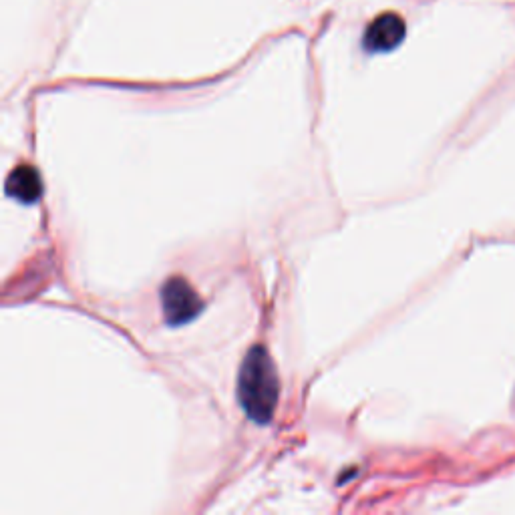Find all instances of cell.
I'll return each mask as SVG.
<instances>
[{"mask_svg":"<svg viewBox=\"0 0 515 515\" xmlns=\"http://www.w3.org/2000/svg\"><path fill=\"white\" fill-rule=\"evenodd\" d=\"M405 35H407L405 21L395 13H385L367 27L363 45L369 53H389L403 43Z\"/></svg>","mask_w":515,"mask_h":515,"instance_id":"obj_3","label":"cell"},{"mask_svg":"<svg viewBox=\"0 0 515 515\" xmlns=\"http://www.w3.org/2000/svg\"><path fill=\"white\" fill-rule=\"evenodd\" d=\"M159 294H161L163 318L169 326H182L186 322H192L204 310V300L182 276L169 278L161 286Z\"/></svg>","mask_w":515,"mask_h":515,"instance_id":"obj_2","label":"cell"},{"mask_svg":"<svg viewBox=\"0 0 515 515\" xmlns=\"http://www.w3.org/2000/svg\"><path fill=\"white\" fill-rule=\"evenodd\" d=\"M280 395V381L276 367L264 347H252L240 367L238 401L246 415L258 423L268 425Z\"/></svg>","mask_w":515,"mask_h":515,"instance_id":"obj_1","label":"cell"},{"mask_svg":"<svg viewBox=\"0 0 515 515\" xmlns=\"http://www.w3.org/2000/svg\"><path fill=\"white\" fill-rule=\"evenodd\" d=\"M7 194L21 204H35L43 194L41 174L31 165L15 167L7 178Z\"/></svg>","mask_w":515,"mask_h":515,"instance_id":"obj_4","label":"cell"}]
</instances>
